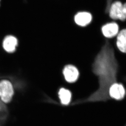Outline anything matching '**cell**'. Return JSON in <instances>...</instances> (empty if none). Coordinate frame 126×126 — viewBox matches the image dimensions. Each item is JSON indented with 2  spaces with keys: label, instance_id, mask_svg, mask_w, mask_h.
Segmentation results:
<instances>
[{
  "label": "cell",
  "instance_id": "obj_1",
  "mask_svg": "<svg viewBox=\"0 0 126 126\" xmlns=\"http://www.w3.org/2000/svg\"><path fill=\"white\" fill-rule=\"evenodd\" d=\"M118 68L114 49L111 43L106 41L95 57L92 65L93 72L98 78L99 89L85 101L108 100L109 88L116 81Z\"/></svg>",
  "mask_w": 126,
  "mask_h": 126
},
{
  "label": "cell",
  "instance_id": "obj_2",
  "mask_svg": "<svg viewBox=\"0 0 126 126\" xmlns=\"http://www.w3.org/2000/svg\"><path fill=\"white\" fill-rule=\"evenodd\" d=\"M110 18L124 21L126 19V3L123 5L120 1L112 3L109 11Z\"/></svg>",
  "mask_w": 126,
  "mask_h": 126
},
{
  "label": "cell",
  "instance_id": "obj_3",
  "mask_svg": "<svg viewBox=\"0 0 126 126\" xmlns=\"http://www.w3.org/2000/svg\"><path fill=\"white\" fill-rule=\"evenodd\" d=\"M14 94L12 84L10 81L3 80L0 82V99L5 103L11 101Z\"/></svg>",
  "mask_w": 126,
  "mask_h": 126
},
{
  "label": "cell",
  "instance_id": "obj_4",
  "mask_svg": "<svg viewBox=\"0 0 126 126\" xmlns=\"http://www.w3.org/2000/svg\"><path fill=\"white\" fill-rule=\"evenodd\" d=\"M125 89L121 84L115 82L110 87L109 95L110 97L116 100H121L125 96Z\"/></svg>",
  "mask_w": 126,
  "mask_h": 126
},
{
  "label": "cell",
  "instance_id": "obj_5",
  "mask_svg": "<svg viewBox=\"0 0 126 126\" xmlns=\"http://www.w3.org/2000/svg\"><path fill=\"white\" fill-rule=\"evenodd\" d=\"M63 74L66 80L69 83H73L77 81L79 75L77 68L71 64L67 65L64 67L63 70Z\"/></svg>",
  "mask_w": 126,
  "mask_h": 126
},
{
  "label": "cell",
  "instance_id": "obj_6",
  "mask_svg": "<svg viewBox=\"0 0 126 126\" xmlns=\"http://www.w3.org/2000/svg\"><path fill=\"white\" fill-rule=\"evenodd\" d=\"M119 27L116 23H108L102 28V32L104 36L107 38H112L118 34Z\"/></svg>",
  "mask_w": 126,
  "mask_h": 126
},
{
  "label": "cell",
  "instance_id": "obj_7",
  "mask_svg": "<svg viewBox=\"0 0 126 126\" xmlns=\"http://www.w3.org/2000/svg\"><path fill=\"white\" fill-rule=\"evenodd\" d=\"M92 15L89 12H80L75 15L74 20L75 23L80 26H87L92 21Z\"/></svg>",
  "mask_w": 126,
  "mask_h": 126
},
{
  "label": "cell",
  "instance_id": "obj_8",
  "mask_svg": "<svg viewBox=\"0 0 126 126\" xmlns=\"http://www.w3.org/2000/svg\"><path fill=\"white\" fill-rule=\"evenodd\" d=\"M18 45V41L13 36H8L5 37L3 42L4 49L8 52L12 53L16 50Z\"/></svg>",
  "mask_w": 126,
  "mask_h": 126
},
{
  "label": "cell",
  "instance_id": "obj_9",
  "mask_svg": "<svg viewBox=\"0 0 126 126\" xmlns=\"http://www.w3.org/2000/svg\"><path fill=\"white\" fill-rule=\"evenodd\" d=\"M116 44L120 51L126 53V29L122 30L118 34Z\"/></svg>",
  "mask_w": 126,
  "mask_h": 126
},
{
  "label": "cell",
  "instance_id": "obj_10",
  "mask_svg": "<svg viewBox=\"0 0 126 126\" xmlns=\"http://www.w3.org/2000/svg\"><path fill=\"white\" fill-rule=\"evenodd\" d=\"M58 95L62 104L67 105L70 103L71 98L70 91L64 88H61L58 92Z\"/></svg>",
  "mask_w": 126,
  "mask_h": 126
},
{
  "label": "cell",
  "instance_id": "obj_11",
  "mask_svg": "<svg viewBox=\"0 0 126 126\" xmlns=\"http://www.w3.org/2000/svg\"><path fill=\"white\" fill-rule=\"evenodd\" d=\"M112 3V0H107L106 8H105V12L106 13H108L109 11Z\"/></svg>",
  "mask_w": 126,
  "mask_h": 126
},
{
  "label": "cell",
  "instance_id": "obj_12",
  "mask_svg": "<svg viewBox=\"0 0 126 126\" xmlns=\"http://www.w3.org/2000/svg\"><path fill=\"white\" fill-rule=\"evenodd\" d=\"M0 105H0V109H1V106H0Z\"/></svg>",
  "mask_w": 126,
  "mask_h": 126
}]
</instances>
